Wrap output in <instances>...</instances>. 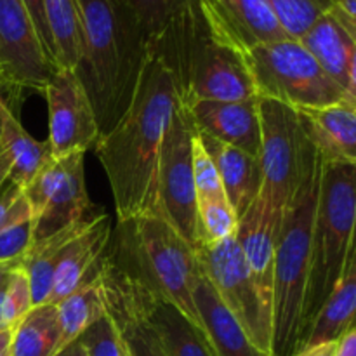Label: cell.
<instances>
[{
	"mask_svg": "<svg viewBox=\"0 0 356 356\" xmlns=\"http://www.w3.org/2000/svg\"><path fill=\"white\" fill-rule=\"evenodd\" d=\"M54 356H87V355H86V350H83V346L80 344V341L75 339L73 343L66 344L65 348H61V350H59Z\"/></svg>",
	"mask_w": 356,
	"mask_h": 356,
	"instance_id": "41",
	"label": "cell"
},
{
	"mask_svg": "<svg viewBox=\"0 0 356 356\" xmlns=\"http://www.w3.org/2000/svg\"><path fill=\"white\" fill-rule=\"evenodd\" d=\"M261 118L263 188L275 207L285 212L302 186L318 172V152L306 136L296 108L257 97Z\"/></svg>",
	"mask_w": 356,
	"mask_h": 356,
	"instance_id": "8",
	"label": "cell"
},
{
	"mask_svg": "<svg viewBox=\"0 0 356 356\" xmlns=\"http://www.w3.org/2000/svg\"><path fill=\"white\" fill-rule=\"evenodd\" d=\"M106 256L118 268L176 306L202 330L193 305V285L200 277L197 249L162 216L143 214L118 221Z\"/></svg>",
	"mask_w": 356,
	"mask_h": 356,
	"instance_id": "4",
	"label": "cell"
},
{
	"mask_svg": "<svg viewBox=\"0 0 356 356\" xmlns=\"http://www.w3.org/2000/svg\"><path fill=\"white\" fill-rule=\"evenodd\" d=\"M83 156L86 153H72L54 159L23 188L33 219L31 243L96 216L87 195Z\"/></svg>",
	"mask_w": 356,
	"mask_h": 356,
	"instance_id": "11",
	"label": "cell"
},
{
	"mask_svg": "<svg viewBox=\"0 0 356 356\" xmlns=\"http://www.w3.org/2000/svg\"><path fill=\"white\" fill-rule=\"evenodd\" d=\"M33 242V219L30 204L23 205L13 219L0 226V266L14 264L24 256Z\"/></svg>",
	"mask_w": 356,
	"mask_h": 356,
	"instance_id": "32",
	"label": "cell"
},
{
	"mask_svg": "<svg viewBox=\"0 0 356 356\" xmlns=\"http://www.w3.org/2000/svg\"><path fill=\"white\" fill-rule=\"evenodd\" d=\"M136 14L146 35L153 37L188 0H124Z\"/></svg>",
	"mask_w": 356,
	"mask_h": 356,
	"instance_id": "36",
	"label": "cell"
},
{
	"mask_svg": "<svg viewBox=\"0 0 356 356\" xmlns=\"http://www.w3.org/2000/svg\"><path fill=\"white\" fill-rule=\"evenodd\" d=\"M191 165H193V183L195 191H197V200L226 198L218 169H216L207 149L202 145L198 131L195 132L193 143H191Z\"/></svg>",
	"mask_w": 356,
	"mask_h": 356,
	"instance_id": "34",
	"label": "cell"
},
{
	"mask_svg": "<svg viewBox=\"0 0 356 356\" xmlns=\"http://www.w3.org/2000/svg\"><path fill=\"white\" fill-rule=\"evenodd\" d=\"M355 183L356 163L322 160L302 305L305 339L318 309L343 277L348 261L355 257Z\"/></svg>",
	"mask_w": 356,
	"mask_h": 356,
	"instance_id": "5",
	"label": "cell"
},
{
	"mask_svg": "<svg viewBox=\"0 0 356 356\" xmlns=\"http://www.w3.org/2000/svg\"><path fill=\"white\" fill-rule=\"evenodd\" d=\"M284 211L263 190L238 219L235 238L261 298L273 312V263Z\"/></svg>",
	"mask_w": 356,
	"mask_h": 356,
	"instance_id": "15",
	"label": "cell"
},
{
	"mask_svg": "<svg viewBox=\"0 0 356 356\" xmlns=\"http://www.w3.org/2000/svg\"><path fill=\"white\" fill-rule=\"evenodd\" d=\"M204 277L263 356H273V312L263 301L235 236L197 247Z\"/></svg>",
	"mask_w": 356,
	"mask_h": 356,
	"instance_id": "9",
	"label": "cell"
},
{
	"mask_svg": "<svg viewBox=\"0 0 356 356\" xmlns=\"http://www.w3.org/2000/svg\"><path fill=\"white\" fill-rule=\"evenodd\" d=\"M127 356H129V355H127Z\"/></svg>",
	"mask_w": 356,
	"mask_h": 356,
	"instance_id": "50",
	"label": "cell"
},
{
	"mask_svg": "<svg viewBox=\"0 0 356 356\" xmlns=\"http://www.w3.org/2000/svg\"><path fill=\"white\" fill-rule=\"evenodd\" d=\"M49 110L47 143L54 159L86 153L99 138L92 106L72 70H54L44 87Z\"/></svg>",
	"mask_w": 356,
	"mask_h": 356,
	"instance_id": "12",
	"label": "cell"
},
{
	"mask_svg": "<svg viewBox=\"0 0 356 356\" xmlns=\"http://www.w3.org/2000/svg\"><path fill=\"white\" fill-rule=\"evenodd\" d=\"M0 65L10 86L40 90L56 70L21 0H0Z\"/></svg>",
	"mask_w": 356,
	"mask_h": 356,
	"instance_id": "13",
	"label": "cell"
},
{
	"mask_svg": "<svg viewBox=\"0 0 356 356\" xmlns=\"http://www.w3.org/2000/svg\"><path fill=\"white\" fill-rule=\"evenodd\" d=\"M58 320L61 327V348L79 339L80 334L92 325L104 313L103 294H101L99 277L87 282L70 296L56 305Z\"/></svg>",
	"mask_w": 356,
	"mask_h": 356,
	"instance_id": "29",
	"label": "cell"
},
{
	"mask_svg": "<svg viewBox=\"0 0 356 356\" xmlns=\"http://www.w3.org/2000/svg\"><path fill=\"white\" fill-rule=\"evenodd\" d=\"M14 264H2V266H0V285L6 284L7 278H9V275H10V271H13Z\"/></svg>",
	"mask_w": 356,
	"mask_h": 356,
	"instance_id": "45",
	"label": "cell"
},
{
	"mask_svg": "<svg viewBox=\"0 0 356 356\" xmlns=\"http://www.w3.org/2000/svg\"><path fill=\"white\" fill-rule=\"evenodd\" d=\"M212 23L240 51L266 42L285 40L270 0H200Z\"/></svg>",
	"mask_w": 356,
	"mask_h": 356,
	"instance_id": "19",
	"label": "cell"
},
{
	"mask_svg": "<svg viewBox=\"0 0 356 356\" xmlns=\"http://www.w3.org/2000/svg\"><path fill=\"white\" fill-rule=\"evenodd\" d=\"M197 132L190 111L179 103L163 132L156 174L160 216L197 249V191L191 165V143Z\"/></svg>",
	"mask_w": 356,
	"mask_h": 356,
	"instance_id": "10",
	"label": "cell"
},
{
	"mask_svg": "<svg viewBox=\"0 0 356 356\" xmlns=\"http://www.w3.org/2000/svg\"><path fill=\"white\" fill-rule=\"evenodd\" d=\"M111 232V218L99 212L66 243L52 277L51 305H58L83 284L99 277Z\"/></svg>",
	"mask_w": 356,
	"mask_h": 356,
	"instance_id": "16",
	"label": "cell"
},
{
	"mask_svg": "<svg viewBox=\"0 0 356 356\" xmlns=\"http://www.w3.org/2000/svg\"><path fill=\"white\" fill-rule=\"evenodd\" d=\"M44 13L58 68L75 72L83 49V23L79 0H44Z\"/></svg>",
	"mask_w": 356,
	"mask_h": 356,
	"instance_id": "26",
	"label": "cell"
},
{
	"mask_svg": "<svg viewBox=\"0 0 356 356\" xmlns=\"http://www.w3.org/2000/svg\"><path fill=\"white\" fill-rule=\"evenodd\" d=\"M104 312L113 322L129 356H165L155 330L146 320L134 282L104 254L99 270Z\"/></svg>",
	"mask_w": 356,
	"mask_h": 356,
	"instance_id": "14",
	"label": "cell"
},
{
	"mask_svg": "<svg viewBox=\"0 0 356 356\" xmlns=\"http://www.w3.org/2000/svg\"><path fill=\"white\" fill-rule=\"evenodd\" d=\"M96 216H94V218H96ZM89 221L90 219L76 222V225L56 233L51 238L31 243L30 249H28L26 252H24V256L17 261V266L23 268L24 273H26L28 277V282H30L33 306L49 302V296H51L52 289V277H54V270L56 266H58L59 256H61L66 243H68Z\"/></svg>",
	"mask_w": 356,
	"mask_h": 356,
	"instance_id": "28",
	"label": "cell"
},
{
	"mask_svg": "<svg viewBox=\"0 0 356 356\" xmlns=\"http://www.w3.org/2000/svg\"><path fill=\"white\" fill-rule=\"evenodd\" d=\"M10 172V159L6 152L0 153V186L7 181Z\"/></svg>",
	"mask_w": 356,
	"mask_h": 356,
	"instance_id": "43",
	"label": "cell"
},
{
	"mask_svg": "<svg viewBox=\"0 0 356 356\" xmlns=\"http://www.w3.org/2000/svg\"><path fill=\"white\" fill-rule=\"evenodd\" d=\"M184 108L190 111L198 132L259 159L261 118L257 96L243 101L200 99Z\"/></svg>",
	"mask_w": 356,
	"mask_h": 356,
	"instance_id": "17",
	"label": "cell"
},
{
	"mask_svg": "<svg viewBox=\"0 0 356 356\" xmlns=\"http://www.w3.org/2000/svg\"><path fill=\"white\" fill-rule=\"evenodd\" d=\"M10 334L13 330H0V356H10Z\"/></svg>",
	"mask_w": 356,
	"mask_h": 356,
	"instance_id": "44",
	"label": "cell"
},
{
	"mask_svg": "<svg viewBox=\"0 0 356 356\" xmlns=\"http://www.w3.org/2000/svg\"><path fill=\"white\" fill-rule=\"evenodd\" d=\"M306 136L325 162L356 163V101L298 108Z\"/></svg>",
	"mask_w": 356,
	"mask_h": 356,
	"instance_id": "20",
	"label": "cell"
},
{
	"mask_svg": "<svg viewBox=\"0 0 356 356\" xmlns=\"http://www.w3.org/2000/svg\"><path fill=\"white\" fill-rule=\"evenodd\" d=\"M299 42L348 97L356 99V30L327 10Z\"/></svg>",
	"mask_w": 356,
	"mask_h": 356,
	"instance_id": "18",
	"label": "cell"
},
{
	"mask_svg": "<svg viewBox=\"0 0 356 356\" xmlns=\"http://www.w3.org/2000/svg\"><path fill=\"white\" fill-rule=\"evenodd\" d=\"M24 204H26V197H24L23 188L7 177L6 183L0 186V226L13 219Z\"/></svg>",
	"mask_w": 356,
	"mask_h": 356,
	"instance_id": "38",
	"label": "cell"
},
{
	"mask_svg": "<svg viewBox=\"0 0 356 356\" xmlns=\"http://www.w3.org/2000/svg\"><path fill=\"white\" fill-rule=\"evenodd\" d=\"M257 97L273 99L292 108H316L348 97L306 51L299 40L285 38L257 44L242 51Z\"/></svg>",
	"mask_w": 356,
	"mask_h": 356,
	"instance_id": "7",
	"label": "cell"
},
{
	"mask_svg": "<svg viewBox=\"0 0 356 356\" xmlns=\"http://www.w3.org/2000/svg\"><path fill=\"white\" fill-rule=\"evenodd\" d=\"M7 280H9V278H7ZM6 285H7V282L6 284L0 285V330L6 329V327H3V322H2V305H3V292H6Z\"/></svg>",
	"mask_w": 356,
	"mask_h": 356,
	"instance_id": "46",
	"label": "cell"
},
{
	"mask_svg": "<svg viewBox=\"0 0 356 356\" xmlns=\"http://www.w3.org/2000/svg\"><path fill=\"white\" fill-rule=\"evenodd\" d=\"M31 308H33V301H31L30 282H28V277L23 268L17 266L16 263L9 275V280H7L6 292H3V327L13 330Z\"/></svg>",
	"mask_w": 356,
	"mask_h": 356,
	"instance_id": "33",
	"label": "cell"
},
{
	"mask_svg": "<svg viewBox=\"0 0 356 356\" xmlns=\"http://www.w3.org/2000/svg\"><path fill=\"white\" fill-rule=\"evenodd\" d=\"M83 49L76 76L106 134L132 103L146 56L148 35L124 0H79Z\"/></svg>",
	"mask_w": 356,
	"mask_h": 356,
	"instance_id": "2",
	"label": "cell"
},
{
	"mask_svg": "<svg viewBox=\"0 0 356 356\" xmlns=\"http://www.w3.org/2000/svg\"><path fill=\"white\" fill-rule=\"evenodd\" d=\"M337 343V341H336ZM336 343H320L313 346L302 348L292 356H334L336 355Z\"/></svg>",
	"mask_w": 356,
	"mask_h": 356,
	"instance_id": "40",
	"label": "cell"
},
{
	"mask_svg": "<svg viewBox=\"0 0 356 356\" xmlns=\"http://www.w3.org/2000/svg\"><path fill=\"white\" fill-rule=\"evenodd\" d=\"M61 350L56 305L33 306L10 334V356H54Z\"/></svg>",
	"mask_w": 356,
	"mask_h": 356,
	"instance_id": "27",
	"label": "cell"
},
{
	"mask_svg": "<svg viewBox=\"0 0 356 356\" xmlns=\"http://www.w3.org/2000/svg\"><path fill=\"white\" fill-rule=\"evenodd\" d=\"M318 176L320 169L282 216L273 263V356H292L305 343L302 305Z\"/></svg>",
	"mask_w": 356,
	"mask_h": 356,
	"instance_id": "6",
	"label": "cell"
},
{
	"mask_svg": "<svg viewBox=\"0 0 356 356\" xmlns=\"http://www.w3.org/2000/svg\"><path fill=\"white\" fill-rule=\"evenodd\" d=\"M2 89H3V87H0V92H2Z\"/></svg>",
	"mask_w": 356,
	"mask_h": 356,
	"instance_id": "49",
	"label": "cell"
},
{
	"mask_svg": "<svg viewBox=\"0 0 356 356\" xmlns=\"http://www.w3.org/2000/svg\"><path fill=\"white\" fill-rule=\"evenodd\" d=\"M148 49L172 76L183 106L256 97L242 51L212 23L200 0H188L149 37Z\"/></svg>",
	"mask_w": 356,
	"mask_h": 356,
	"instance_id": "3",
	"label": "cell"
},
{
	"mask_svg": "<svg viewBox=\"0 0 356 356\" xmlns=\"http://www.w3.org/2000/svg\"><path fill=\"white\" fill-rule=\"evenodd\" d=\"M356 309V259L351 257L343 277L322 308L316 313L302 348L320 343H336L350 327L355 325ZM301 348V350H302Z\"/></svg>",
	"mask_w": 356,
	"mask_h": 356,
	"instance_id": "25",
	"label": "cell"
},
{
	"mask_svg": "<svg viewBox=\"0 0 356 356\" xmlns=\"http://www.w3.org/2000/svg\"><path fill=\"white\" fill-rule=\"evenodd\" d=\"M334 356H356V327H350L336 343Z\"/></svg>",
	"mask_w": 356,
	"mask_h": 356,
	"instance_id": "39",
	"label": "cell"
},
{
	"mask_svg": "<svg viewBox=\"0 0 356 356\" xmlns=\"http://www.w3.org/2000/svg\"><path fill=\"white\" fill-rule=\"evenodd\" d=\"M336 0H270L282 30L292 40H299Z\"/></svg>",
	"mask_w": 356,
	"mask_h": 356,
	"instance_id": "31",
	"label": "cell"
},
{
	"mask_svg": "<svg viewBox=\"0 0 356 356\" xmlns=\"http://www.w3.org/2000/svg\"><path fill=\"white\" fill-rule=\"evenodd\" d=\"M79 341L87 356H127L120 334L106 313L87 327Z\"/></svg>",
	"mask_w": 356,
	"mask_h": 356,
	"instance_id": "35",
	"label": "cell"
},
{
	"mask_svg": "<svg viewBox=\"0 0 356 356\" xmlns=\"http://www.w3.org/2000/svg\"><path fill=\"white\" fill-rule=\"evenodd\" d=\"M198 136L218 169L226 200L240 219L263 188V169L259 159L207 134L198 132Z\"/></svg>",
	"mask_w": 356,
	"mask_h": 356,
	"instance_id": "22",
	"label": "cell"
},
{
	"mask_svg": "<svg viewBox=\"0 0 356 356\" xmlns=\"http://www.w3.org/2000/svg\"><path fill=\"white\" fill-rule=\"evenodd\" d=\"M238 218L226 198H211L197 202L198 245L218 243L235 236Z\"/></svg>",
	"mask_w": 356,
	"mask_h": 356,
	"instance_id": "30",
	"label": "cell"
},
{
	"mask_svg": "<svg viewBox=\"0 0 356 356\" xmlns=\"http://www.w3.org/2000/svg\"><path fill=\"white\" fill-rule=\"evenodd\" d=\"M0 122H2V146L10 159L9 179L26 186L44 167L54 160L47 141H37L21 125L0 92Z\"/></svg>",
	"mask_w": 356,
	"mask_h": 356,
	"instance_id": "24",
	"label": "cell"
},
{
	"mask_svg": "<svg viewBox=\"0 0 356 356\" xmlns=\"http://www.w3.org/2000/svg\"><path fill=\"white\" fill-rule=\"evenodd\" d=\"M179 94L172 76L148 49L132 103L124 117L94 143L106 172L118 221L156 214V174L163 132Z\"/></svg>",
	"mask_w": 356,
	"mask_h": 356,
	"instance_id": "1",
	"label": "cell"
},
{
	"mask_svg": "<svg viewBox=\"0 0 356 356\" xmlns=\"http://www.w3.org/2000/svg\"><path fill=\"white\" fill-rule=\"evenodd\" d=\"M23 6L26 7L28 14L31 17V23H33L35 31H37V37L40 40L42 49H44L45 56L51 61V65L58 70V63H56V52L54 45H52L51 33H49L47 23H45V13H44V0H21Z\"/></svg>",
	"mask_w": 356,
	"mask_h": 356,
	"instance_id": "37",
	"label": "cell"
},
{
	"mask_svg": "<svg viewBox=\"0 0 356 356\" xmlns=\"http://www.w3.org/2000/svg\"><path fill=\"white\" fill-rule=\"evenodd\" d=\"M193 305L202 332L216 356H263L254 348L242 325L218 298L204 273L193 285Z\"/></svg>",
	"mask_w": 356,
	"mask_h": 356,
	"instance_id": "23",
	"label": "cell"
},
{
	"mask_svg": "<svg viewBox=\"0 0 356 356\" xmlns=\"http://www.w3.org/2000/svg\"><path fill=\"white\" fill-rule=\"evenodd\" d=\"M6 86H10L9 76H7L6 68H3V66L0 65V87H6Z\"/></svg>",
	"mask_w": 356,
	"mask_h": 356,
	"instance_id": "47",
	"label": "cell"
},
{
	"mask_svg": "<svg viewBox=\"0 0 356 356\" xmlns=\"http://www.w3.org/2000/svg\"><path fill=\"white\" fill-rule=\"evenodd\" d=\"M332 7H336L351 19H356V0H336Z\"/></svg>",
	"mask_w": 356,
	"mask_h": 356,
	"instance_id": "42",
	"label": "cell"
},
{
	"mask_svg": "<svg viewBox=\"0 0 356 356\" xmlns=\"http://www.w3.org/2000/svg\"><path fill=\"white\" fill-rule=\"evenodd\" d=\"M131 278L134 282L146 320L155 330L165 356H216L204 332L195 327L176 306L136 280L134 277Z\"/></svg>",
	"mask_w": 356,
	"mask_h": 356,
	"instance_id": "21",
	"label": "cell"
},
{
	"mask_svg": "<svg viewBox=\"0 0 356 356\" xmlns=\"http://www.w3.org/2000/svg\"><path fill=\"white\" fill-rule=\"evenodd\" d=\"M3 152V146H2V122H0V153Z\"/></svg>",
	"mask_w": 356,
	"mask_h": 356,
	"instance_id": "48",
	"label": "cell"
}]
</instances>
